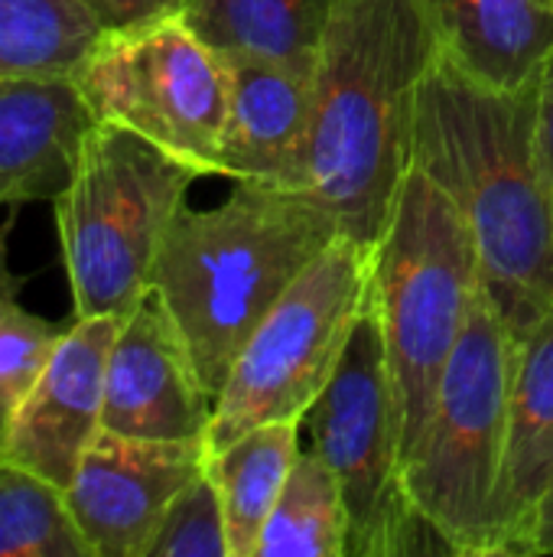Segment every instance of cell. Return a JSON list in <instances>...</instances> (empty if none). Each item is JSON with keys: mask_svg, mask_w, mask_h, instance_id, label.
I'll return each mask as SVG.
<instances>
[{"mask_svg": "<svg viewBox=\"0 0 553 557\" xmlns=\"http://www.w3.org/2000/svg\"><path fill=\"white\" fill-rule=\"evenodd\" d=\"M72 82L95 121L147 137L199 176H218L228 111L225 62L179 13L104 29Z\"/></svg>", "mask_w": 553, "mask_h": 557, "instance_id": "9", "label": "cell"}, {"mask_svg": "<svg viewBox=\"0 0 553 557\" xmlns=\"http://www.w3.org/2000/svg\"><path fill=\"white\" fill-rule=\"evenodd\" d=\"M254 557H349L345 499L316 450H300Z\"/></svg>", "mask_w": 553, "mask_h": 557, "instance_id": "20", "label": "cell"}, {"mask_svg": "<svg viewBox=\"0 0 553 557\" xmlns=\"http://www.w3.org/2000/svg\"><path fill=\"white\" fill-rule=\"evenodd\" d=\"M553 490V307L515 346L502 473L492 499V557H528Z\"/></svg>", "mask_w": 553, "mask_h": 557, "instance_id": "14", "label": "cell"}, {"mask_svg": "<svg viewBox=\"0 0 553 557\" xmlns=\"http://www.w3.org/2000/svg\"><path fill=\"white\" fill-rule=\"evenodd\" d=\"M215 398L166 307L150 290L121 323L104 375L101 431L140 441H196L209 434Z\"/></svg>", "mask_w": 553, "mask_h": 557, "instance_id": "12", "label": "cell"}, {"mask_svg": "<svg viewBox=\"0 0 553 557\" xmlns=\"http://www.w3.org/2000/svg\"><path fill=\"white\" fill-rule=\"evenodd\" d=\"M538 140H541V160H544V176L551 186L553 199V55L544 65L541 75V104H538Z\"/></svg>", "mask_w": 553, "mask_h": 557, "instance_id": "25", "label": "cell"}, {"mask_svg": "<svg viewBox=\"0 0 553 557\" xmlns=\"http://www.w3.org/2000/svg\"><path fill=\"white\" fill-rule=\"evenodd\" d=\"M81 3L95 13V20L104 29H121L156 16L153 0H81Z\"/></svg>", "mask_w": 553, "mask_h": 557, "instance_id": "24", "label": "cell"}, {"mask_svg": "<svg viewBox=\"0 0 553 557\" xmlns=\"http://www.w3.org/2000/svg\"><path fill=\"white\" fill-rule=\"evenodd\" d=\"M313 447L339 480L349 512V557H407L447 552L417 516L404 486L398 398L375 307L306 414Z\"/></svg>", "mask_w": 553, "mask_h": 557, "instance_id": "8", "label": "cell"}, {"mask_svg": "<svg viewBox=\"0 0 553 557\" xmlns=\"http://www.w3.org/2000/svg\"><path fill=\"white\" fill-rule=\"evenodd\" d=\"M91 127L95 114L72 78L0 75V206L52 202Z\"/></svg>", "mask_w": 553, "mask_h": 557, "instance_id": "15", "label": "cell"}, {"mask_svg": "<svg viewBox=\"0 0 553 557\" xmlns=\"http://www.w3.org/2000/svg\"><path fill=\"white\" fill-rule=\"evenodd\" d=\"M375 245L339 232L267 310L215 395L209 454L271 421H306L372 307Z\"/></svg>", "mask_w": 553, "mask_h": 557, "instance_id": "7", "label": "cell"}, {"mask_svg": "<svg viewBox=\"0 0 553 557\" xmlns=\"http://www.w3.org/2000/svg\"><path fill=\"white\" fill-rule=\"evenodd\" d=\"M147 557H228L225 509L209 463L166 509Z\"/></svg>", "mask_w": 553, "mask_h": 557, "instance_id": "23", "label": "cell"}, {"mask_svg": "<svg viewBox=\"0 0 553 557\" xmlns=\"http://www.w3.org/2000/svg\"><path fill=\"white\" fill-rule=\"evenodd\" d=\"M199 173L147 137L95 121L68 186L52 199L75 317H127Z\"/></svg>", "mask_w": 553, "mask_h": 557, "instance_id": "5", "label": "cell"}, {"mask_svg": "<svg viewBox=\"0 0 553 557\" xmlns=\"http://www.w3.org/2000/svg\"><path fill=\"white\" fill-rule=\"evenodd\" d=\"M512 366L515 343L482 284L404 463L407 496L450 555L492 557Z\"/></svg>", "mask_w": 553, "mask_h": 557, "instance_id": "6", "label": "cell"}, {"mask_svg": "<svg viewBox=\"0 0 553 557\" xmlns=\"http://www.w3.org/2000/svg\"><path fill=\"white\" fill-rule=\"evenodd\" d=\"M16 294L20 281L7 271V251L0 248V441L65 333V326L29 313Z\"/></svg>", "mask_w": 553, "mask_h": 557, "instance_id": "22", "label": "cell"}, {"mask_svg": "<svg viewBox=\"0 0 553 557\" xmlns=\"http://www.w3.org/2000/svg\"><path fill=\"white\" fill-rule=\"evenodd\" d=\"M339 232L303 189L264 183H235L225 202L176 212L150 290L212 398L267 310Z\"/></svg>", "mask_w": 553, "mask_h": 557, "instance_id": "3", "label": "cell"}, {"mask_svg": "<svg viewBox=\"0 0 553 557\" xmlns=\"http://www.w3.org/2000/svg\"><path fill=\"white\" fill-rule=\"evenodd\" d=\"M424 0H336L313 78L300 189L375 245L414 163L420 82L440 55Z\"/></svg>", "mask_w": 553, "mask_h": 557, "instance_id": "2", "label": "cell"}, {"mask_svg": "<svg viewBox=\"0 0 553 557\" xmlns=\"http://www.w3.org/2000/svg\"><path fill=\"white\" fill-rule=\"evenodd\" d=\"M124 317H72L49 366L16 411L0 460L68 490L81 457L101 434L104 375Z\"/></svg>", "mask_w": 553, "mask_h": 557, "instance_id": "11", "label": "cell"}, {"mask_svg": "<svg viewBox=\"0 0 553 557\" xmlns=\"http://www.w3.org/2000/svg\"><path fill=\"white\" fill-rule=\"evenodd\" d=\"M443 52L473 78L515 91L553 55V0H424Z\"/></svg>", "mask_w": 553, "mask_h": 557, "instance_id": "16", "label": "cell"}, {"mask_svg": "<svg viewBox=\"0 0 553 557\" xmlns=\"http://www.w3.org/2000/svg\"><path fill=\"white\" fill-rule=\"evenodd\" d=\"M153 10H156V16L179 13V10H183V0H153Z\"/></svg>", "mask_w": 553, "mask_h": 557, "instance_id": "27", "label": "cell"}, {"mask_svg": "<svg viewBox=\"0 0 553 557\" xmlns=\"http://www.w3.org/2000/svg\"><path fill=\"white\" fill-rule=\"evenodd\" d=\"M535 555H553V490L548 499L541 503V512L535 519V532H531V548L528 557Z\"/></svg>", "mask_w": 553, "mask_h": 557, "instance_id": "26", "label": "cell"}, {"mask_svg": "<svg viewBox=\"0 0 553 557\" xmlns=\"http://www.w3.org/2000/svg\"><path fill=\"white\" fill-rule=\"evenodd\" d=\"M222 62L228 78V111L218 147V176H228L231 183L300 189L316 65L264 59Z\"/></svg>", "mask_w": 553, "mask_h": 557, "instance_id": "13", "label": "cell"}, {"mask_svg": "<svg viewBox=\"0 0 553 557\" xmlns=\"http://www.w3.org/2000/svg\"><path fill=\"white\" fill-rule=\"evenodd\" d=\"M101 33L81 0H0V75L72 78Z\"/></svg>", "mask_w": 553, "mask_h": 557, "instance_id": "19", "label": "cell"}, {"mask_svg": "<svg viewBox=\"0 0 553 557\" xmlns=\"http://www.w3.org/2000/svg\"><path fill=\"white\" fill-rule=\"evenodd\" d=\"M541 78L502 91L443 49L420 82L414 166L463 212L512 343L553 307V199L538 140Z\"/></svg>", "mask_w": 553, "mask_h": 557, "instance_id": "1", "label": "cell"}, {"mask_svg": "<svg viewBox=\"0 0 553 557\" xmlns=\"http://www.w3.org/2000/svg\"><path fill=\"white\" fill-rule=\"evenodd\" d=\"M0 557H91L65 490L0 460Z\"/></svg>", "mask_w": 553, "mask_h": 557, "instance_id": "21", "label": "cell"}, {"mask_svg": "<svg viewBox=\"0 0 553 557\" xmlns=\"http://www.w3.org/2000/svg\"><path fill=\"white\" fill-rule=\"evenodd\" d=\"M205 463V437L140 441L101 431L65 490V506L91 557L150 555L166 509Z\"/></svg>", "mask_w": 553, "mask_h": 557, "instance_id": "10", "label": "cell"}, {"mask_svg": "<svg viewBox=\"0 0 553 557\" xmlns=\"http://www.w3.org/2000/svg\"><path fill=\"white\" fill-rule=\"evenodd\" d=\"M479 287L482 261L463 212L411 163L372 261V307L398 398L404 463Z\"/></svg>", "mask_w": 553, "mask_h": 557, "instance_id": "4", "label": "cell"}, {"mask_svg": "<svg viewBox=\"0 0 553 557\" xmlns=\"http://www.w3.org/2000/svg\"><path fill=\"white\" fill-rule=\"evenodd\" d=\"M336 0H183L179 16L222 59L316 65Z\"/></svg>", "mask_w": 553, "mask_h": 557, "instance_id": "17", "label": "cell"}, {"mask_svg": "<svg viewBox=\"0 0 553 557\" xmlns=\"http://www.w3.org/2000/svg\"><path fill=\"white\" fill-rule=\"evenodd\" d=\"M303 421H271L209 454V473L218 486L228 557H254L261 532L300 457Z\"/></svg>", "mask_w": 553, "mask_h": 557, "instance_id": "18", "label": "cell"}]
</instances>
